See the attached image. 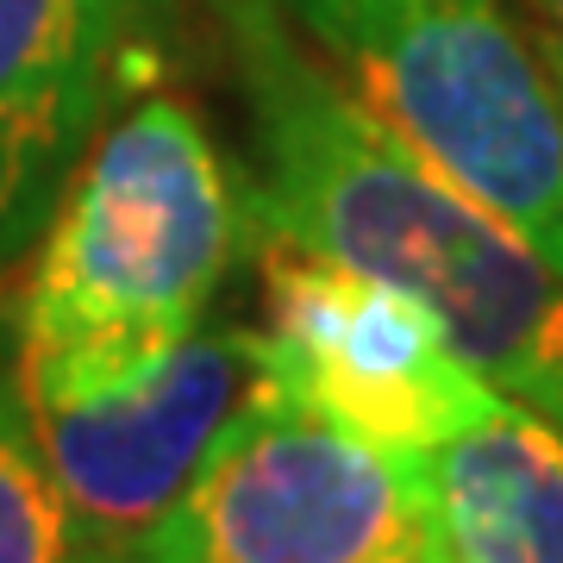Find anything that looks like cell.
I'll return each mask as SVG.
<instances>
[{"instance_id": "6da1fadb", "label": "cell", "mask_w": 563, "mask_h": 563, "mask_svg": "<svg viewBox=\"0 0 563 563\" xmlns=\"http://www.w3.org/2000/svg\"><path fill=\"white\" fill-rule=\"evenodd\" d=\"M251 113V232L401 288L495 395L563 426V269L395 144L276 0H213Z\"/></svg>"}, {"instance_id": "7a4b0ae2", "label": "cell", "mask_w": 563, "mask_h": 563, "mask_svg": "<svg viewBox=\"0 0 563 563\" xmlns=\"http://www.w3.org/2000/svg\"><path fill=\"white\" fill-rule=\"evenodd\" d=\"M251 239V207L207 125L151 95L88 144L13 325L25 407H88L157 376L201 332L213 288Z\"/></svg>"}, {"instance_id": "3957f363", "label": "cell", "mask_w": 563, "mask_h": 563, "mask_svg": "<svg viewBox=\"0 0 563 563\" xmlns=\"http://www.w3.org/2000/svg\"><path fill=\"white\" fill-rule=\"evenodd\" d=\"M344 95L563 269V95L501 0H276Z\"/></svg>"}, {"instance_id": "277c9868", "label": "cell", "mask_w": 563, "mask_h": 563, "mask_svg": "<svg viewBox=\"0 0 563 563\" xmlns=\"http://www.w3.org/2000/svg\"><path fill=\"white\" fill-rule=\"evenodd\" d=\"M132 563H432L426 470L282 401L257 369Z\"/></svg>"}, {"instance_id": "5b68a950", "label": "cell", "mask_w": 563, "mask_h": 563, "mask_svg": "<svg viewBox=\"0 0 563 563\" xmlns=\"http://www.w3.org/2000/svg\"><path fill=\"white\" fill-rule=\"evenodd\" d=\"M257 251L269 295L257 369L282 401L395 457H426L507 401L451 351L413 295L263 232Z\"/></svg>"}, {"instance_id": "8992f818", "label": "cell", "mask_w": 563, "mask_h": 563, "mask_svg": "<svg viewBox=\"0 0 563 563\" xmlns=\"http://www.w3.org/2000/svg\"><path fill=\"white\" fill-rule=\"evenodd\" d=\"M257 388V332H195L125 395L88 407H38V451L57 476L95 563H132L139 539L181 495Z\"/></svg>"}, {"instance_id": "52a82bcc", "label": "cell", "mask_w": 563, "mask_h": 563, "mask_svg": "<svg viewBox=\"0 0 563 563\" xmlns=\"http://www.w3.org/2000/svg\"><path fill=\"white\" fill-rule=\"evenodd\" d=\"M169 0H0V269L32 251Z\"/></svg>"}, {"instance_id": "ba28073f", "label": "cell", "mask_w": 563, "mask_h": 563, "mask_svg": "<svg viewBox=\"0 0 563 563\" xmlns=\"http://www.w3.org/2000/svg\"><path fill=\"white\" fill-rule=\"evenodd\" d=\"M432 563H563V426L520 401L420 457Z\"/></svg>"}, {"instance_id": "9c48e42d", "label": "cell", "mask_w": 563, "mask_h": 563, "mask_svg": "<svg viewBox=\"0 0 563 563\" xmlns=\"http://www.w3.org/2000/svg\"><path fill=\"white\" fill-rule=\"evenodd\" d=\"M0 563H95L13 376H0Z\"/></svg>"}, {"instance_id": "30bf717a", "label": "cell", "mask_w": 563, "mask_h": 563, "mask_svg": "<svg viewBox=\"0 0 563 563\" xmlns=\"http://www.w3.org/2000/svg\"><path fill=\"white\" fill-rule=\"evenodd\" d=\"M532 13H539V25H544V38H563V0H526Z\"/></svg>"}, {"instance_id": "8fae6325", "label": "cell", "mask_w": 563, "mask_h": 563, "mask_svg": "<svg viewBox=\"0 0 563 563\" xmlns=\"http://www.w3.org/2000/svg\"><path fill=\"white\" fill-rule=\"evenodd\" d=\"M544 63H551V81H558V95H563V38H539Z\"/></svg>"}]
</instances>
